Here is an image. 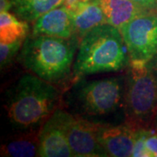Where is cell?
<instances>
[{
	"label": "cell",
	"instance_id": "obj_1",
	"mask_svg": "<svg viewBox=\"0 0 157 157\" xmlns=\"http://www.w3.org/2000/svg\"><path fill=\"white\" fill-rule=\"evenodd\" d=\"M60 90L33 73H25L7 90L6 107L10 123L18 131L39 130L59 107Z\"/></svg>",
	"mask_w": 157,
	"mask_h": 157
},
{
	"label": "cell",
	"instance_id": "obj_2",
	"mask_svg": "<svg viewBox=\"0 0 157 157\" xmlns=\"http://www.w3.org/2000/svg\"><path fill=\"white\" fill-rule=\"evenodd\" d=\"M129 64L128 52L121 30L107 23L102 24L80 39L73 63L72 83L92 74L123 71Z\"/></svg>",
	"mask_w": 157,
	"mask_h": 157
},
{
	"label": "cell",
	"instance_id": "obj_3",
	"mask_svg": "<svg viewBox=\"0 0 157 157\" xmlns=\"http://www.w3.org/2000/svg\"><path fill=\"white\" fill-rule=\"evenodd\" d=\"M79 41L47 35H29L17 60L23 67L51 83L66 81L73 74Z\"/></svg>",
	"mask_w": 157,
	"mask_h": 157
},
{
	"label": "cell",
	"instance_id": "obj_4",
	"mask_svg": "<svg viewBox=\"0 0 157 157\" xmlns=\"http://www.w3.org/2000/svg\"><path fill=\"white\" fill-rule=\"evenodd\" d=\"M72 84L65 101L73 114L101 122L100 119L124 112L125 75L96 79L83 77Z\"/></svg>",
	"mask_w": 157,
	"mask_h": 157
},
{
	"label": "cell",
	"instance_id": "obj_5",
	"mask_svg": "<svg viewBox=\"0 0 157 157\" xmlns=\"http://www.w3.org/2000/svg\"><path fill=\"white\" fill-rule=\"evenodd\" d=\"M157 117V78L148 63H130L125 74V122L151 128Z\"/></svg>",
	"mask_w": 157,
	"mask_h": 157
},
{
	"label": "cell",
	"instance_id": "obj_6",
	"mask_svg": "<svg viewBox=\"0 0 157 157\" xmlns=\"http://www.w3.org/2000/svg\"><path fill=\"white\" fill-rule=\"evenodd\" d=\"M130 63H149L157 53V10L146 11L121 28Z\"/></svg>",
	"mask_w": 157,
	"mask_h": 157
},
{
	"label": "cell",
	"instance_id": "obj_7",
	"mask_svg": "<svg viewBox=\"0 0 157 157\" xmlns=\"http://www.w3.org/2000/svg\"><path fill=\"white\" fill-rule=\"evenodd\" d=\"M57 112L74 156H106L98 139L101 122L80 117L59 107Z\"/></svg>",
	"mask_w": 157,
	"mask_h": 157
},
{
	"label": "cell",
	"instance_id": "obj_8",
	"mask_svg": "<svg viewBox=\"0 0 157 157\" xmlns=\"http://www.w3.org/2000/svg\"><path fill=\"white\" fill-rule=\"evenodd\" d=\"M137 129L124 122L114 125L101 123L98 130V139L106 156H133Z\"/></svg>",
	"mask_w": 157,
	"mask_h": 157
},
{
	"label": "cell",
	"instance_id": "obj_9",
	"mask_svg": "<svg viewBox=\"0 0 157 157\" xmlns=\"http://www.w3.org/2000/svg\"><path fill=\"white\" fill-rule=\"evenodd\" d=\"M39 156H74L57 110L40 128Z\"/></svg>",
	"mask_w": 157,
	"mask_h": 157
},
{
	"label": "cell",
	"instance_id": "obj_10",
	"mask_svg": "<svg viewBox=\"0 0 157 157\" xmlns=\"http://www.w3.org/2000/svg\"><path fill=\"white\" fill-rule=\"evenodd\" d=\"M30 34L47 35L66 39H77L74 34L72 11L63 5L51 10L33 22Z\"/></svg>",
	"mask_w": 157,
	"mask_h": 157
},
{
	"label": "cell",
	"instance_id": "obj_11",
	"mask_svg": "<svg viewBox=\"0 0 157 157\" xmlns=\"http://www.w3.org/2000/svg\"><path fill=\"white\" fill-rule=\"evenodd\" d=\"M101 6L107 24L121 28L133 18L148 11L132 0H95Z\"/></svg>",
	"mask_w": 157,
	"mask_h": 157
},
{
	"label": "cell",
	"instance_id": "obj_12",
	"mask_svg": "<svg viewBox=\"0 0 157 157\" xmlns=\"http://www.w3.org/2000/svg\"><path fill=\"white\" fill-rule=\"evenodd\" d=\"M40 130V129H39ZM39 130L22 131L1 146V155L8 157L39 156Z\"/></svg>",
	"mask_w": 157,
	"mask_h": 157
},
{
	"label": "cell",
	"instance_id": "obj_13",
	"mask_svg": "<svg viewBox=\"0 0 157 157\" xmlns=\"http://www.w3.org/2000/svg\"><path fill=\"white\" fill-rule=\"evenodd\" d=\"M75 37L80 41L85 34L107 23L104 12L95 0L82 4L72 11Z\"/></svg>",
	"mask_w": 157,
	"mask_h": 157
},
{
	"label": "cell",
	"instance_id": "obj_14",
	"mask_svg": "<svg viewBox=\"0 0 157 157\" xmlns=\"http://www.w3.org/2000/svg\"><path fill=\"white\" fill-rule=\"evenodd\" d=\"M11 11L19 19L27 23L35 22L51 10L62 6L65 0H11Z\"/></svg>",
	"mask_w": 157,
	"mask_h": 157
},
{
	"label": "cell",
	"instance_id": "obj_15",
	"mask_svg": "<svg viewBox=\"0 0 157 157\" xmlns=\"http://www.w3.org/2000/svg\"><path fill=\"white\" fill-rule=\"evenodd\" d=\"M29 32L28 23L19 19L10 11L0 12V43L25 39Z\"/></svg>",
	"mask_w": 157,
	"mask_h": 157
},
{
	"label": "cell",
	"instance_id": "obj_16",
	"mask_svg": "<svg viewBox=\"0 0 157 157\" xmlns=\"http://www.w3.org/2000/svg\"><path fill=\"white\" fill-rule=\"evenodd\" d=\"M133 156L157 157V129H137Z\"/></svg>",
	"mask_w": 157,
	"mask_h": 157
},
{
	"label": "cell",
	"instance_id": "obj_17",
	"mask_svg": "<svg viewBox=\"0 0 157 157\" xmlns=\"http://www.w3.org/2000/svg\"><path fill=\"white\" fill-rule=\"evenodd\" d=\"M24 41L25 39L12 43H0V65L2 70L9 67L15 57L18 55Z\"/></svg>",
	"mask_w": 157,
	"mask_h": 157
},
{
	"label": "cell",
	"instance_id": "obj_18",
	"mask_svg": "<svg viewBox=\"0 0 157 157\" xmlns=\"http://www.w3.org/2000/svg\"><path fill=\"white\" fill-rule=\"evenodd\" d=\"M145 10H157V0H132Z\"/></svg>",
	"mask_w": 157,
	"mask_h": 157
},
{
	"label": "cell",
	"instance_id": "obj_19",
	"mask_svg": "<svg viewBox=\"0 0 157 157\" xmlns=\"http://www.w3.org/2000/svg\"><path fill=\"white\" fill-rule=\"evenodd\" d=\"M90 1H92V0H65L63 6L67 7L70 11H74L76 8H78L80 5L86 4V3H88Z\"/></svg>",
	"mask_w": 157,
	"mask_h": 157
},
{
	"label": "cell",
	"instance_id": "obj_20",
	"mask_svg": "<svg viewBox=\"0 0 157 157\" xmlns=\"http://www.w3.org/2000/svg\"><path fill=\"white\" fill-rule=\"evenodd\" d=\"M12 7L11 0H0V12L10 11Z\"/></svg>",
	"mask_w": 157,
	"mask_h": 157
},
{
	"label": "cell",
	"instance_id": "obj_21",
	"mask_svg": "<svg viewBox=\"0 0 157 157\" xmlns=\"http://www.w3.org/2000/svg\"><path fill=\"white\" fill-rule=\"evenodd\" d=\"M148 65L151 67L152 71L154 72V73H155V77L157 78V53L155 55V57L152 59L151 60H150V62L148 63Z\"/></svg>",
	"mask_w": 157,
	"mask_h": 157
}]
</instances>
